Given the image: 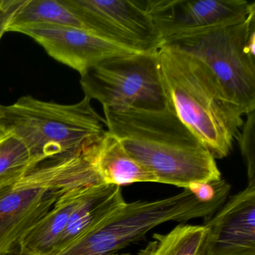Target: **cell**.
<instances>
[{
    "label": "cell",
    "mask_w": 255,
    "mask_h": 255,
    "mask_svg": "<svg viewBox=\"0 0 255 255\" xmlns=\"http://www.w3.org/2000/svg\"><path fill=\"white\" fill-rule=\"evenodd\" d=\"M56 25L87 30L81 17L66 0H23L18 1L10 17L6 32L27 25Z\"/></svg>",
    "instance_id": "15"
},
{
    "label": "cell",
    "mask_w": 255,
    "mask_h": 255,
    "mask_svg": "<svg viewBox=\"0 0 255 255\" xmlns=\"http://www.w3.org/2000/svg\"><path fill=\"white\" fill-rule=\"evenodd\" d=\"M32 167L23 143L13 134L0 130V188L15 183Z\"/></svg>",
    "instance_id": "17"
},
{
    "label": "cell",
    "mask_w": 255,
    "mask_h": 255,
    "mask_svg": "<svg viewBox=\"0 0 255 255\" xmlns=\"http://www.w3.org/2000/svg\"><path fill=\"white\" fill-rule=\"evenodd\" d=\"M247 119L242 127V132L237 138L240 144L242 155L247 167L249 185L255 186V111L247 115Z\"/></svg>",
    "instance_id": "18"
},
{
    "label": "cell",
    "mask_w": 255,
    "mask_h": 255,
    "mask_svg": "<svg viewBox=\"0 0 255 255\" xmlns=\"http://www.w3.org/2000/svg\"><path fill=\"white\" fill-rule=\"evenodd\" d=\"M205 225H179L166 234H154L138 255H204Z\"/></svg>",
    "instance_id": "16"
},
{
    "label": "cell",
    "mask_w": 255,
    "mask_h": 255,
    "mask_svg": "<svg viewBox=\"0 0 255 255\" xmlns=\"http://www.w3.org/2000/svg\"><path fill=\"white\" fill-rule=\"evenodd\" d=\"M0 107H1V106H0ZM0 117H1V113H0Z\"/></svg>",
    "instance_id": "22"
},
{
    "label": "cell",
    "mask_w": 255,
    "mask_h": 255,
    "mask_svg": "<svg viewBox=\"0 0 255 255\" xmlns=\"http://www.w3.org/2000/svg\"><path fill=\"white\" fill-rule=\"evenodd\" d=\"M157 59L168 105L215 159L226 157L244 124L243 112L196 58L164 44Z\"/></svg>",
    "instance_id": "2"
},
{
    "label": "cell",
    "mask_w": 255,
    "mask_h": 255,
    "mask_svg": "<svg viewBox=\"0 0 255 255\" xmlns=\"http://www.w3.org/2000/svg\"><path fill=\"white\" fill-rule=\"evenodd\" d=\"M205 224L204 255H255V186L233 195Z\"/></svg>",
    "instance_id": "11"
},
{
    "label": "cell",
    "mask_w": 255,
    "mask_h": 255,
    "mask_svg": "<svg viewBox=\"0 0 255 255\" xmlns=\"http://www.w3.org/2000/svg\"></svg>",
    "instance_id": "21"
},
{
    "label": "cell",
    "mask_w": 255,
    "mask_h": 255,
    "mask_svg": "<svg viewBox=\"0 0 255 255\" xmlns=\"http://www.w3.org/2000/svg\"><path fill=\"white\" fill-rule=\"evenodd\" d=\"M143 6L164 44L241 23L255 11L246 0H144Z\"/></svg>",
    "instance_id": "7"
},
{
    "label": "cell",
    "mask_w": 255,
    "mask_h": 255,
    "mask_svg": "<svg viewBox=\"0 0 255 255\" xmlns=\"http://www.w3.org/2000/svg\"><path fill=\"white\" fill-rule=\"evenodd\" d=\"M107 130L157 183L186 189L218 181L216 159L179 119L168 103L158 110H104Z\"/></svg>",
    "instance_id": "1"
},
{
    "label": "cell",
    "mask_w": 255,
    "mask_h": 255,
    "mask_svg": "<svg viewBox=\"0 0 255 255\" xmlns=\"http://www.w3.org/2000/svg\"><path fill=\"white\" fill-rule=\"evenodd\" d=\"M189 191L198 201L210 203L222 198H226L231 186L225 180L212 182H198L189 185Z\"/></svg>",
    "instance_id": "19"
},
{
    "label": "cell",
    "mask_w": 255,
    "mask_h": 255,
    "mask_svg": "<svg viewBox=\"0 0 255 255\" xmlns=\"http://www.w3.org/2000/svg\"><path fill=\"white\" fill-rule=\"evenodd\" d=\"M32 38L49 56L83 75L101 62L123 55L140 53L95 32L56 25H27L10 29Z\"/></svg>",
    "instance_id": "10"
},
{
    "label": "cell",
    "mask_w": 255,
    "mask_h": 255,
    "mask_svg": "<svg viewBox=\"0 0 255 255\" xmlns=\"http://www.w3.org/2000/svg\"><path fill=\"white\" fill-rule=\"evenodd\" d=\"M0 255H27L26 254L20 252V248H19L18 244L16 245L15 246L10 249L8 252H5V253L2 254Z\"/></svg>",
    "instance_id": "20"
},
{
    "label": "cell",
    "mask_w": 255,
    "mask_h": 255,
    "mask_svg": "<svg viewBox=\"0 0 255 255\" xmlns=\"http://www.w3.org/2000/svg\"><path fill=\"white\" fill-rule=\"evenodd\" d=\"M80 77L85 97L101 103L103 110H158L167 104L157 51L110 58Z\"/></svg>",
    "instance_id": "6"
},
{
    "label": "cell",
    "mask_w": 255,
    "mask_h": 255,
    "mask_svg": "<svg viewBox=\"0 0 255 255\" xmlns=\"http://www.w3.org/2000/svg\"><path fill=\"white\" fill-rule=\"evenodd\" d=\"M89 187L76 188L63 194L48 214L20 239V252L27 255H53L71 214Z\"/></svg>",
    "instance_id": "14"
},
{
    "label": "cell",
    "mask_w": 255,
    "mask_h": 255,
    "mask_svg": "<svg viewBox=\"0 0 255 255\" xmlns=\"http://www.w3.org/2000/svg\"><path fill=\"white\" fill-rule=\"evenodd\" d=\"M88 159L106 184L157 183L156 177L124 148L119 140L105 132L95 144L86 150Z\"/></svg>",
    "instance_id": "12"
},
{
    "label": "cell",
    "mask_w": 255,
    "mask_h": 255,
    "mask_svg": "<svg viewBox=\"0 0 255 255\" xmlns=\"http://www.w3.org/2000/svg\"><path fill=\"white\" fill-rule=\"evenodd\" d=\"M88 31L138 53H155L162 46L142 1L66 0Z\"/></svg>",
    "instance_id": "8"
},
{
    "label": "cell",
    "mask_w": 255,
    "mask_h": 255,
    "mask_svg": "<svg viewBox=\"0 0 255 255\" xmlns=\"http://www.w3.org/2000/svg\"><path fill=\"white\" fill-rule=\"evenodd\" d=\"M0 113V130L23 143L32 166L50 158L82 153L107 132L105 119L87 97L65 105L23 96L11 105L1 106Z\"/></svg>",
    "instance_id": "3"
},
{
    "label": "cell",
    "mask_w": 255,
    "mask_h": 255,
    "mask_svg": "<svg viewBox=\"0 0 255 255\" xmlns=\"http://www.w3.org/2000/svg\"><path fill=\"white\" fill-rule=\"evenodd\" d=\"M225 199L201 203L184 189L177 195L156 201L125 202L56 255H116L165 222L210 217Z\"/></svg>",
    "instance_id": "4"
},
{
    "label": "cell",
    "mask_w": 255,
    "mask_h": 255,
    "mask_svg": "<svg viewBox=\"0 0 255 255\" xmlns=\"http://www.w3.org/2000/svg\"><path fill=\"white\" fill-rule=\"evenodd\" d=\"M68 190L49 186L35 167L15 183L0 188V255L18 244Z\"/></svg>",
    "instance_id": "9"
},
{
    "label": "cell",
    "mask_w": 255,
    "mask_h": 255,
    "mask_svg": "<svg viewBox=\"0 0 255 255\" xmlns=\"http://www.w3.org/2000/svg\"><path fill=\"white\" fill-rule=\"evenodd\" d=\"M255 30V11L240 23L171 43L201 61L244 116L255 111V55L248 40Z\"/></svg>",
    "instance_id": "5"
},
{
    "label": "cell",
    "mask_w": 255,
    "mask_h": 255,
    "mask_svg": "<svg viewBox=\"0 0 255 255\" xmlns=\"http://www.w3.org/2000/svg\"><path fill=\"white\" fill-rule=\"evenodd\" d=\"M0 4H1V1H0Z\"/></svg>",
    "instance_id": "23"
},
{
    "label": "cell",
    "mask_w": 255,
    "mask_h": 255,
    "mask_svg": "<svg viewBox=\"0 0 255 255\" xmlns=\"http://www.w3.org/2000/svg\"><path fill=\"white\" fill-rule=\"evenodd\" d=\"M125 203L121 186L106 183L89 186L71 214L53 255L62 252Z\"/></svg>",
    "instance_id": "13"
}]
</instances>
